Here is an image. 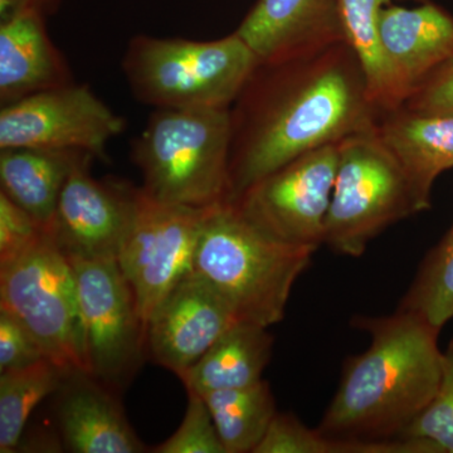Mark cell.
I'll use <instances>...</instances> for the list:
<instances>
[{
    "instance_id": "cell-25",
    "label": "cell",
    "mask_w": 453,
    "mask_h": 453,
    "mask_svg": "<svg viewBox=\"0 0 453 453\" xmlns=\"http://www.w3.org/2000/svg\"><path fill=\"white\" fill-rule=\"evenodd\" d=\"M253 453H378V445L335 440L291 414L276 413Z\"/></svg>"
},
{
    "instance_id": "cell-17",
    "label": "cell",
    "mask_w": 453,
    "mask_h": 453,
    "mask_svg": "<svg viewBox=\"0 0 453 453\" xmlns=\"http://www.w3.org/2000/svg\"><path fill=\"white\" fill-rule=\"evenodd\" d=\"M47 11L33 8L0 22V104L73 83L65 57L50 40Z\"/></svg>"
},
{
    "instance_id": "cell-18",
    "label": "cell",
    "mask_w": 453,
    "mask_h": 453,
    "mask_svg": "<svg viewBox=\"0 0 453 453\" xmlns=\"http://www.w3.org/2000/svg\"><path fill=\"white\" fill-rule=\"evenodd\" d=\"M386 113L378 133L407 175L419 210L427 211L434 181L453 168V116L425 115L402 106Z\"/></svg>"
},
{
    "instance_id": "cell-7",
    "label": "cell",
    "mask_w": 453,
    "mask_h": 453,
    "mask_svg": "<svg viewBox=\"0 0 453 453\" xmlns=\"http://www.w3.org/2000/svg\"><path fill=\"white\" fill-rule=\"evenodd\" d=\"M0 309L25 325L62 371L88 372L73 268L49 232L0 268Z\"/></svg>"
},
{
    "instance_id": "cell-15",
    "label": "cell",
    "mask_w": 453,
    "mask_h": 453,
    "mask_svg": "<svg viewBox=\"0 0 453 453\" xmlns=\"http://www.w3.org/2000/svg\"><path fill=\"white\" fill-rule=\"evenodd\" d=\"M384 55L405 101L436 71L453 61V17L437 5L381 9Z\"/></svg>"
},
{
    "instance_id": "cell-16",
    "label": "cell",
    "mask_w": 453,
    "mask_h": 453,
    "mask_svg": "<svg viewBox=\"0 0 453 453\" xmlns=\"http://www.w3.org/2000/svg\"><path fill=\"white\" fill-rule=\"evenodd\" d=\"M59 432L74 453H142L146 447L131 427L111 388L86 372L67 374L58 389Z\"/></svg>"
},
{
    "instance_id": "cell-21",
    "label": "cell",
    "mask_w": 453,
    "mask_h": 453,
    "mask_svg": "<svg viewBox=\"0 0 453 453\" xmlns=\"http://www.w3.org/2000/svg\"><path fill=\"white\" fill-rule=\"evenodd\" d=\"M393 0H339L345 40L365 73L369 97L381 112L404 105L380 35L381 9Z\"/></svg>"
},
{
    "instance_id": "cell-32",
    "label": "cell",
    "mask_w": 453,
    "mask_h": 453,
    "mask_svg": "<svg viewBox=\"0 0 453 453\" xmlns=\"http://www.w3.org/2000/svg\"><path fill=\"white\" fill-rule=\"evenodd\" d=\"M43 2L44 7H46L47 12L53 11L56 8L57 3L59 0H42Z\"/></svg>"
},
{
    "instance_id": "cell-3",
    "label": "cell",
    "mask_w": 453,
    "mask_h": 453,
    "mask_svg": "<svg viewBox=\"0 0 453 453\" xmlns=\"http://www.w3.org/2000/svg\"><path fill=\"white\" fill-rule=\"evenodd\" d=\"M315 251L271 237L234 203L223 202L203 223L193 273L225 297L241 323L268 329L282 320L292 288Z\"/></svg>"
},
{
    "instance_id": "cell-22",
    "label": "cell",
    "mask_w": 453,
    "mask_h": 453,
    "mask_svg": "<svg viewBox=\"0 0 453 453\" xmlns=\"http://www.w3.org/2000/svg\"><path fill=\"white\" fill-rule=\"evenodd\" d=\"M226 453H253L277 413L270 384L203 395Z\"/></svg>"
},
{
    "instance_id": "cell-29",
    "label": "cell",
    "mask_w": 453,
    "mask_h": 453,
    "mask_svg": "<svg viewBox=\"0 0 453 453\" xmlns=\"http://www.w3.org/2000/svg\"><path fill=\"white\" fill-rule=\"evenodd\" d=\"M47 359L40 342L13 315L0 309V372Z\"/></svg>"
},
{
    "instance_id": "cell-20",
    "label": "cell",
    "mask_w": 453,
    "mask_h": 453,
    "mask_svg": "<svg viewBox=\"0 0 453 453\" xmlns=\"http://www.w3.org/2000/svg\"><path fill=\"white\" fill-rule=\"evenodd\" d=\"M273 338L267 327L238 323L225 334L195 365L180 375L187 392L203 395L219 390L241 389L262 380L270 362Z\"/></svg>"
},
{
    "instance_id": "cell-28",
    "label": "cell",
    "mask_w": 453,
    "mask_h": 453,
    "mask_svg": "<svg viewBox=\"0 0 453 453\" xmlns=\"http://www.w3.org/2000/svg\"><path fill=\"white\" fill-rule=\"evenodd\" d=\"M47 229L0 192V268L22 257Z\"/></svg>"
},
{
    "instance_id": "cell-10",
    "label": "cell",
    "mask_w": 453,
    "mask_h": 453,
    "mask_svg": "<svg viewBox=\"0 0 453 453\" xmlns=\"http://www.w3.org/2000/svg\"><path fill=\"white\" fill-rule=\"evenodd\" d=\"M127 121L88 85L47 89L2 106L0 149L81 151L107 160V146Z\"/></svg>"
},
{
    "instance_id": "cell-26",
    "label": "cell",
    "mask_w": 453,
    "mask_h": 453,
    "mask_svg": "<svg viewBox=\"0 0 453 453\" xmlns=\"http://www.w3.org/2000/svg\"><path fill=\"white\" fill-rule=\"evenodd\" d=\"M398 440L419 443L427 453H453V347L443 354L436 395Z\"/></svg>"
},
{
    "instance_id": "cell-6",
    "label": "cell",
    "mask_w": 453,
    "mask_h": 453,
    "mask_svg": "<svg viewBox=\"0 0 453 453\" xmlns=\"http://www.w3.org/2000/svg\"><path fill=\"white\" fill-rule=\"evenodd\" d=\"M421 213L407 175L372 129L339 142L338 169L324 243L360 257L368 244L398 220Z\"/></svg>"
},
{
    "instance_id": "cell-13",
    "label": "cell",
    "mask_w": 453,
    "mask_h": 453,
    "mask_svg": "<svg viewBox=\"0 0 453 453\" xmlns=\"http://www.w3.org/2000/svg\"><path fill=\"white\" fill-rule=\"evenodd\" d=\"M234 310L196 273L177 283L146 325V349L157 365L180 377L235 324Z\"/></svg>"
},
{
    "instance_id": "cell-1",
    "label": "cell",
    "mask_w": 453,
    "mask_h": 453,
    "mask_svg": "<svg viewBox=\"0 0 453 453\" xmlns=\"http://www.w3.org/2000/svg\"><path fill=\"white\" fill-rule=\"evenodd\" d=\"M234 105L228 202L292 160L372 129L381 112L348 43L259 64Z\"/></svg>"
},
{
    "instance_id": "cell-2",
    "label": "cell",
    "mask_w": 453,
    "mask_h": 453,
    "mask_svg": "<svg viewBox=\"0 0 453 453\" xmlns=\"http://www.w3.org/2000/svg\"><path fill=\"white\" fill-rule=\"evenodd\" d=\"M371 334L351 357L319 431L351 442L398 440L431 403L442 380L438 334L418 315L399 310L357 321Z\"/></svg>"
},
{
    "instance_id": "cell-30",
    "label": "cell",
    "mask_w": 453,
    "mask_h": 453,
    "mask_svg": "<svg viewBox=\"0 0 453 453\" xmlns=\"http://www.w3.org/2000/svg\"><path fill=\"white\" fill-rule=\"evenodd\" d=\"M403 106L425 115L453 116V61L423 82Z\"/></svg>"
},
{
    "instance_id": "cell-31",
    "label": "cell",
    "mask_w": 453,
    "mask_h": 453,
    "mask_svg": "<svg viewBox=\"0 0 453 453\" xmlns=\"http://www.w3.org/2000/svg\"><path fill=\"white\" fill-rule=\"evenodd\" d=\"M33 8L46 9L42 0H0V22L12 19Z\"/></svg>"
},
{
    "instance_id": "cell-23",
    "label": "cell",
    "mask_w": 453,
    "mask_h": 453,
    "mask_svg": "<svg viewBox=\"0 0 453 453\" xmlns=\"http://www.w3.org/2000/svg\"><path fill=\"white\" fill-rule=\"evenodd\" d=\"M65 377L50 359L0 372V452L18 451L33 410L57 392Z\"/></svg>"
},
{
    "instance_id": "cell-5",
    "label": "cell",
    "mask_w": 453,
    "mask_h": 453,
    "mask_svg": "<svg viewBox=\"0 0 453 453\" xmlns=\"http://www.w3.org/2000/svg\"><path fill=\"white\" fill-rule=\"evenodd\" d=\"M258 65L235 32L213 41L138 35L121 59L131 94L154 109H231Z\"/></svg>"
},
{
    "instance_id": "cell-9",
    "label": "cell",
    "mask_w": 453,
    "mask_h": 453,
    "mask_svg": "<svg viewBox=\"0 0 453 453\" xmlns=\"http://www.w3.org/2000/svg\"><path fill=\"white\" fill-rule=\"evenodd\" d=\"M68 259L76 279L88 374L116 389L135 372L146 350L135 296L118 259Z\"/></svg>"
},
{
    "instance_id": "cell-4",
    "label": "cell",
    "mask_w": 453,
    "mask_h": 453,
    "mask_svg": "<svg viewBox=\"0 0 453 453\" xmlns=\"http://www.w3.org/2000/svg\"><path fill=\"white\" fill-rule=\"evenodd\" d=\"M231 109H154L133 142L142 192L155 201L210 208L229 199Z\"/></svg>"
},
{
    "instance_id": "cell-8",
    "label": "cell",
    "mask_w": 453,
    "mask_h": 453,
    "mask_svg": "<svg viewBox=\"0 0 453 453\" xmlns=\"http://www.w3.org/2000/svg\"><path fill=\"white\" fill-rule=\"evenodd\" d=\"M211 208L166 204L135 188L133 223L118 262L135 296L145 332L155 309L193 273L199 234Z\"/></svg>"
},
{
    "instance_id": "cell-11",
    "label": "cell",
    "mask_w": 453,
    "mask_h": 453,
    "mask_svg": "<svg viewBox=\"0 0 453 453\" xmlns=\"http://www.w3.org/2000/svg\"><path fill=\"white\" fill-rule=\"evenodd\" d=\"M339 144L324 146L261 179L232 202L265 234L318 250L325 240Z\"/></svg>"
},
{
    "instance_id": "cell-12",
    "label": "cell",
    "mask_w": 453,
    "mask_h": 453,
    "mask_svg": "<svg viewBox=\"0 0 453 453\" xmlns=\"http://www.w3.org/2000/svg\"><path fill=\"white\" fill-rule=\"evenodd\" d=\"M92 159L85 155L68 175L47 232L67 258L118 259L133 223L135 187L92 178Z\"/></svg>"
},
{
    "instance_id": "cell-19",
    "label": "cell",
    "mask_w": 453,
    "mask_h": 453,
    "mask_svg": "<svg viewBox=\"0 0 453 453\" xmlns=\"http://www.w3.org/2000/svg\"><path fill=\"white\" fill-rule=\"evenodd\" d=\"M85 155L89 154L42 149H0V192L49 229L65 180Z\"/></svg>"
},
{
    "instance_id": "cell-24",
    "label": "cell",
    "mask_w": 453,
    "mask_h": 453,
    "mask_svg": "<svg viewBox=\"0 0 453 453\" xmlns=\"http://www.w3.org/2000/svg\"><path fill=\"white\" fill-rule=\"evenodd\" d=\"M399 310L418 315L440 332L453 319V225L426 259Z\"/></svg>"
},
{
    "instance_id": "cell-14",
    "label": "cell",
    "mask_w": 453,
    "mask_h": 453,
    "mask_svg": "<svg viewBox=\"0 0 453 453\" xmlns=\"http://www.w3.org/2000/svg\"><path fill=\"white\" fill-rule=\"evenodd\" d=\"M234 32L259 64L303 58L347 43L339 0H258Z\"/></svg>"
},
{
    "instance_id": "cell-27",
    "label": "cell",
    "mask_w": 453,
    "mask_h": 453,
    "mask_svg": "<svg viewBox=\"0 0 453 453\" xmlns=\"http://www.w3.org/2000/svg\"><path fill=\"white\" fill-rule=\"evenodd\" d=\"M155 453H226L210 408L202 395L188 392L183 422L168 440L154 447Z\"/></svg>"
}]
</instances>
